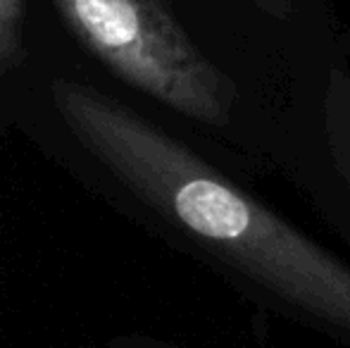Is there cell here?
<instances>
[{
	"instance_id": "cell-2",
	"label": "cell",
	"mask_w": 350,
	"mask_h": 348,
	"mask_svg": "<svg viewBox=\"0 0 350 348\" xmlns=\"http://www.w3.org/2000/svg\"><path fill=\"white\" fill-rule=\"evenodd\" d=\"M112 75L203 124L229 115L231 86L160 0H51Z\"/></svg>"
},
{
	"instance_id": "cell-3",
	"label": "cell",
	"mask_w": 350,
	"mask_h": 348,
	"mask_svg": "<svg viewBox=\"0 0 350 348\" xmlns=\"http://www.w3.org/2000/svg\"><path fill=\"white\" fill-rule=\"evenodd\" d=\"M24 10L27 0H0V77L24 55Z\"/></svg>"
},
{
	"instance_id": "cell-1",
	"label": "cell",
	"mask_w": 350,
	"mask_h": 348,
	"mask_svg": "<svg viewBox=\"0 0 350 348\" xmlns=\"http://www.w3.org/2000/svg\"><path fill=\"white\" fill-rule=\"evenodd\" d=\"M65 126L172 224L291 306L350 334V267L176 139L98 88L55 79Z\"/></svg>"
}]
</instances>
